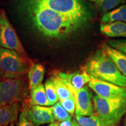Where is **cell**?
Instances as JSON below:
<instances>
[{"label": "cell", "instance_id": "obj_1", "mask_svg": "<svg viewBox=\"0 0 126 126\" xmlns=\"http://www.w3.org/2000/svg\"><path fill=\"white\" fill-rule=\"evenodd\" d=\"M23 6L34 27L50 39H63L83 25L32 0H23Z\"/></svg>", "mask_w": 126, "mask_h": 126}, {"label": "cell", "instance_id": "obj_2", "mask_svg": "<svg viewBox=\"0 0 126 126\" xmlns=\"http://www.w3.org/2000/svg\"><path fill=\"white\" fill-rule=\"evenodd\" d=\"M83 69L91 76L99 79L126 87V77L102 48L97 50L90 57Z\"/></svg>", "mask_w": 126, "mask_h": 126}, {"label": "cell", "instance_id": "obj_3", "mask_svg": "<svg viewBox=\"0 0 126 126\" xmlns=\"http://www.w3.org/2000/svg\"><path fill=\"white\" fill-rule=\"evenodd\" d=\"M32 65L29 58L14 50L0 48V79L22 78Z\"/></svg>", "mask_w": 126, "mask_h": 126}, {"label": "cell", "instance_id": "obj_4", "mask_svg": "<svg viewBox=\"0 0 126 126\" xmlns=\"http://www.w3.org/2000/svg\"><path fill=\"white\" fill-rule=\"evenodd\" d=\"M93 105L103 126H116L126 113V99L115 100L95 95Z\"/></svg>", "mask_w": 126, "mask_h": 126}, {"label": "cell", "instance_id": "obj_5", "mask_svg": "<svg viewBox=\"0 0 126 126\" xmlns=\"http://www.w3.org/2000/svg\"><path fill=\"white\" fill-rule=\"evenodd\" d=\"M42 6L65 16L83 25L87 21L88 12L82 0H32Z\"/></svg>", "mask_w": 126, "mask_h": 126}, {"label": "cell", "instance_id": "obj_6", "mask_svg": "<svg viewBox=\"0 0 126 126\" xmlns=\"http://www.w3.org/2000/svg\"><path fill=\"white\" fill-rule=\"evenodd\" d=\"M28 89L26 81L22 78L0 79V106L26 101Z\"/></svg>", "mask_w": 126, "mask_h": 126}, {"label": "cell", "instance_id": "obj_7", "mask_svg": "<svg viewBox=\"0 0 126 126\" xmlns=\"http://www.w3.org/2000/svg\"><path fill=\"white\" fill-rule=\"evenodd\" d=\"M0 46L3 48L14 50L20 56L28 58L4 9L0 11Z\"/></svg>", "mask_w": 126, "mask_h": 126}, {"label": "cell", "instance_id": "obj_8", "mask_svg": "<svg viewBox=\"0 0 126 126\" xmlns=\"http://www.w3.org/2000/svg\"><path fill=\"white\" fill-rule=\"evenodd\" d=\"M88 85L97 95L104 98L115 100L126 99V87L116 85L91 75Z\"/></svg>", "mask_w": 126, "mask_h": 126}, {"label": "cell", "instance_id": "obj_9", "mask_svg": "<svg viewBox=\"0 0 126 126\" xmlns=\"http://www.w3.org/2000/svg\"><path fill=\"white\" fill-rule=\"evenodd\" d=\"M76 100L75 115L89 116L94 114L92 94L87 86H84L79 91H72Z\"/></svg>", "mask_w": 126, "mask_h": 126}, {"label": "cell", "instance_id": "obj_10", "mask_svg": "<svg viewBox=\"0 0 126 126\" xmlns=\"http://www.w3.org/2000/svg\"><path fill=\"white\" fill-rule=\"evenodd\" d=\"M27 117L34 126L53 123L56 120L50 107L37 105H31L28 111Z\"/></svg>", "mask_w": 126, "mask_h": 126}, {"label": "cell", "instance_id": "obj_11", "mask_svg": "<svg viewBox=\"0 0 126 126\" xmlns=\"http://www.w3.org/2000/svg\"><path fill=\"white\" fill-rule=\"evenodd\" d=\"M63 81L68 86L71 91H78L81 89L86 83L91 81V75L83 69L71 73L58 72Z\"/></svg>", "mask_w": 126, "mask_h": 126}, {"label": "cell", "instance_id": "obj_12", "mask_svg": "<svg viewBox=\"0 0 126 126\" xmlns=\"http://www.w3.org/2000/svg\"><path fill=\"white\" fill-rule=\"evenodd\" d=\"M22 108V103L20 102L0 106V126H8L16 121Z\"/></svg>", "mask_w": 126, "mask_h": 126}, {"label": "cell", "instance_id": "obj_13", "mask_svg": "<svg viewBox=\"0 0 126 126\" xmlns=\"http://www.w3.org/2000/svg\"><path fill=\"white\" fill-rule=\"evenodd\" d=\"M102 49L112 60L121 73L126 77V54L106 43L102 45Z\"/></svg>", "mask_w": 126, "mask_h": 126}, {"label": "cell", "instance_id": "obj_14", "mask_svg": "<svg viewBox=\"0 0 126 126\" xmlns=\"http://www.w3.org/2000/svg\"><path fill=\"white\" fill-rule=\"evenodd\" d=\"M100 31L105 35L110 37H126V22L101 23Z\"/></svg>", "mask_w": 126, "mask_h": 126}, {"label": "cell", "instance_id": "obj_15", "mask_svg": "<svg viewBox=\"0 0 126 126\" xmlns=\"http://www.w3.org/2000/svg\"><path fill=\"white\" fill-rule=\"evenodd\" d=\"M45 72V68L42 64L36 63L31 65L28 73L30 91L42 84Z\"/></svg>", "mask_w": 126, "mask_h": 126}, {"label": "cell", "instance_id": "obj_16", "mask_svg": "<svg viewBox=\"0 0 126 126\" xmlns=\"http://www.w3.org/2000/svg\"><path fill=\"white\" fill-rule=\"evenodd\" d=\"M30 103L31 106H51L47 99L45 85L41 84L30 91Z\"/></svg>", "mask_w": 126, "mask_h": 126}, {"label": "cell", "instance_id": "obj_17", "mask_svg": "<svg viewBox=\"0 0 126 126\" xmlns=\"http://www.w3.org/2000/svg\"><path fill=\"white\" fill-rule=\"evenodd\" d=\"M118 21L126 22V3L116 9L106 12L101 19L102 23H112Z\"/></svg>", "mask_w": 126, "mask_h": 126}, {"label": "cell", "instance_id": "obj_18", "mask_svg": "<svg viewBox=\"0 0 126 126\" xmlns=\"http://www.w3.org/2000/svg\"><path fill=\"white\" fill-rule=\"evenodd\" d=\"M50 79L53 81L57 93L59 97V100H65L74 95L67 84L63 81L59 74H54Z\"/></svg>", "mask_w": 126, "mask_h": 126}, {"label": "cell", "instance_id": "obj_19", "mask_svg": "<svg viewBox=\"0 0 126 126\" xmlns=\"http://www.w3.org/2000/svg\"><path fill=\"white\" fill-rule=\"evenodd\" d=\"M50 108L52 110L55 119L58 122L72 120V116L63 108L60 101L55 103L54 105L50 107Z\"/></svg>", "mask_w": 126, "mask_h": 126}, {"label": "cell", "instance_id": "obj_20", "mask_svg": "<svg viewBox=\"0 0 126 126\" xmlns=\"http://www.w3.org/2000/svg\"><path fill=\"white\" fill-rule=\"evenodd\" d=\"M94 2L102 11L112 10L119 5L124 4L126 0H90Z\"/></svg>", "mask_w": 126, "mask_h": 126}, {"label": "cell", "instance_id": "obj_21", "mask_svg": "<svg viewBox=\"0 0 126 126\" xmlns=\"http://www.w3.org/2000/svg\"><path fill=\"white\" fill-rule=\"evenodd\" d=\"M75 119L81 126H103L96 114H94L89 116L75 115Z\"/></svg>", "mask_w": 126, "mask_h": 126}, {"label": "cell", "instance_id": "obj_22", "mask_svg": "<svg viewBox=\"0 0 126 126\" xmlns=\"http://www.w3.org/2000/svg\"><path fill=\"white\" fill-rule=\"evenodd\" d=\"M45 88L47 99H48V101L50 102V105L53 106L57 102H59L60 99L57 93L56 88H55L54 84H53V81H51L50 78L47 80L46 82Z\"/></svg>", "mask_w": 126, "mask_h": 126}, {"label": "cell", "instance_id": "obj_23", "mask_svg": "<svg viewBox=\"0 0 126 126\" xmlns=\"http://www.w3.org/2000/svg\"><path fill=\"white\" fill-rule=\"evenodd\" d=\"M30 106H31L30 100H29L27 99L26 101L22 103V108L19 116L17 126H34V124L31 121H29L27 117L28 111Z\"/></svg>", "mask_w": 126, "mask_h": 126}, {"label": "cell", "instance_id": "obj_24", "mask_svg": "<svg viewBox=\"0 0 126 126\" xmlns=\"http://www.w3.org/2000/svg\"><path fill=\"white\" fill-rule=\"evenodd\" d=\"M63 108L67 110L71 115H73L76 108V100L74 96L69 97L65 100H59Z\"/></svg>", "mask_w": 126, "mask_h": 126}, {"label": "cell", "instance_id": "obj_25", "mask_svg": "<svg viewBox=\"0 0 126 126\" xmlns=\"http://www.w3.org/2000/svg\"><path fill=\"white\" fill-rule=\"evenodd\" d=\"M108 45L113 48L123 52L126 54V40H109Z\"/></svg>", "mask_w": 126, "mask_h": 126}, {"label": "cell", "instance_id": "obj_26", "mask_svg": "<svg viewBox=\"0 0 126 126\" xmlns=\"http://www.w3.org/2000/svg\"><path fill=\"white\" fill-rule=\"evenodd\" d=\"M59 126H72V121L65 120L61 122V123L59 124Z\"/></svg>", "mask_w": 126, "mask_h": 126}, {"label": "cell", "instance_id": "obj_27", "mask_svg": "<svg viewBox=\"0 0 126 126\" xmlns=\"http://www.w3.org/2000/svg\"><path fill=\"white\" fill-rule=\"evenodd\" d=\"M72 126H81L78 123V122H77V120L75 119H73V120L72 121Z\"/></svg>", "mask_w": 126, "mask_h": 126}, {"label": "cell", "instance_id": "obj_28", "mask_svg": "<svg viewBox=\"0 0 126 126\" xmlns=\"http://www.w3.org/2000/svg\"><path fill=\"white\" fill-rule=\"evenodd\" d=\"M59 124L58 122H54L53 123H51V124H50L49 125L47 126H59Z\"/></svg>", "mask_w": 126, "mask_h": 126}, {"label": "cell", "instance_id": "obj_29", "mask_svg": "<svg viewBox=\"0 0 126 126\" xmlns=\"http://www.w3.org/2000/svg\"><path fill=\"white\" fill-rule=\"evenodd\" d=\"M8 126H15V124H14V123H11L9 125H8Z\"/></svg>", "mask_w": 126, "mask_h": 126}, {"label": "cell", "instance_id": "obj_30", "mask_svg": "<svg viewBox=\"0 0 126 126\" xmlns=\"http://www.w3.org/2000/svg\"><path fill=\"white\" fill-rule=\"evenodd\" d=\"M124 126H126V119H125V122H124Z\"/></svg>", "mask_w": 126, "mask_h": 126}, {"label": "cell", "instance_id": "obj_31", "mask_svg": "<svg viewBox=\"0 0 126 126\" xmlns=\"http://www.w3.org/2000/svg\"></svg>", "mask_w": 126, "mask_h": 126}]
</instances>
